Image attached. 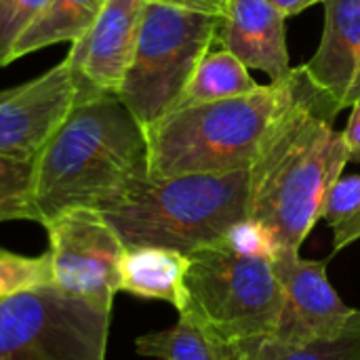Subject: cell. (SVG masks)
<instances>
[{
  "instance_id": "cell-17",
  "label": "cell",
  "mask_w": 360,
  "mask_h": 360,
  "mask_svg": "<svg viewBox=\"0 0 360 360\" xmlns=\"http://www.w3.org/2000/svg\"><path fill=\"white\" fill-rule=\"evenodd\" d=\"M105 0H51L42 15L19 38L13 59L36 53L57 42L78 40L95 21Z\"/></svg>"
},
{
  "instance_id": "cell-2",
  "label": "cell",
  "mask_w": 360,
  "mask_h": 360,
  "mask_svg": "<svg viewBox=\"0 0 360 360\" xmlns=\"http://www.w3.org/2000/svg\"><path fill=\"white\" fill-rule=\"evenodd\" d=\"M146 175V129L118 95L76 97L34 156V221L44 226L74 209L101 213Z\"/></svg>"
},
{
  "instance_id": "cell-16",
  "label": "cell",
  "mask_w": 360,
  "mask_h": 360,
  "mask_svg": "<svg viewBox=\"0 0 360 360\" xmlns=\"http://www.w3.org/2000/svg\"><path fill=\"white\" fill-rule=\"evenodd\" d=\"M257 84L249 76V68L234 57L230 51H207L198 61L186 91L181 93L175 108L194 105V103H211L221 99H232L240 95H249L257 91ZM173 108V110H175Z\"/></svg>"
},
{
  "instance_id": "cell-22",
  "label": "cell",
  "mask_w": 360,
  "mask_h": 360,
  "mask_svg": "<svg viewBox=\"0 0 360 360\" xmlns=\"http://www.w3.org/2000/svg\"><path fill=\"white\" fill-rule=\"evenodd\" d=\"M51 0H0V68L13 59L15 44L42 15Z\"/></svg>"
},
{
  "instance_id": "cell-8",
  "label": "cell",
  "mask_w": 360,
  "mask_h": 360,
  "mask_svg": "<svg viewBox=\"0 0 360 360\" xmlns=\"http://www.w3.org/2000/svg\"><path fill=\"white\" fill-rule=\"evenodd\" d=\"M53 285L68 295L112 308L120 293L124 243L95 209H74L44 224Z\"/></svg>"
},
{
  "instance_id": "cell-21",
  "label": "cell",
  "mask_w": 360,
  "mask_h": 360,
  "mask_svg": "<svg viewBox=\"0 0 360 360\" xmlns=\"http://www.w3.org/2000/svg\"><path fill=\"white\" fill-rule=\"evenodd\" d=\"M51 283H53V272H51L49 251L30 257L0 247V302Z\"/></svg>"
},
{
  "instance_id": "cell-4",
  "label": "cell",
  "mask_w": 360,
  "mask_h": 360,
  "mask_svg": "<svg viewBox=\"0 0 360 360\" xmlns=\"http://www.w3.org/2000/svg\"><path fill=\"white\" fill-rule=\"evenodd\" d=\"M285 82L232 99L175 108L146 129L148 175L175 177L251 169L276 116Z\"/></svg>"
},
{
  "instance_id": "cell-3",
  "label": "cell",
  "mask_w": 360,
  "mask_h": 360,
  "mask_svg": "<svg viewBox=\"0 0 360 360\" xmlns=\"http://www.w3.org/2000/svg\"><path fill=\"white\" fill-rule=\"evenodd\" d=\"M251 173L141 177L101 215L124 247H165L190 255L224 243L249 217Z\"/></svg>"
},
{
  "instance_id": "cell-26",
  "label": "cell",
  "mask_w": 360,
  "mask_h": 360,
  "mask_svg": "<svg viewBox=\"0 0 360 360\" xmlns=\"http://www.w3.org/2000/svg\"><path fill=\"white\" fill-rule=\"evenodd\" d=\"M268 2H272L285 17H291V15H297V13L306 11L308 6L325 2V0H268Z\"/></svg>"
},
{
  "instance_id": "cell-24",
  "label": "cell",
  "mask_w": 360,
  "mask_h": 360,
  "mask_svg": "<svg viewBox=\"0 0 360 360\" xmlns=\"http://www.w3.org/2000/svg\"><path fill=\"white\" fill-rule=\"evenodd\" d=\"M152 2L169 4V6H177L186 11H196V13H207L215 17H224L226 4H228V0H152Z\"/></svg>"
},
{
  "instance_id": "cell-6",
  "label": "cell",
  "mask_w": 360,
  "mask_h": 360,
  "mask_svg": "<svg viewBox=\"0 0 360 360\" xmlns=\"http://www.w3.org/2000/svg\"><path fill=\"white\" fill-rule=\"evenodd\" d=\"M221 17L146 2L133 59L118 99L148 129L169 114L186 91L198 61L211 49Z\"/></svg>"
},
{
  "instance_id": "cell-11",
  "label": "cell",
  "mask_w": 360,
  "mask_h": 360,
  "mask_svg": "<svg viewBox=\"0 0 360 360\" xmlns=\"http://www.w3.org/2000/svg\"><path fill=\"white\" fill-rule=\"evenodd\" d=\"M78 97L63 59L34 80L0 91V154L34 158Z\"/></svg>"
},
{
  "instance_id": "cell-19",
  "label": "cell",
  "mask_w": 360,
  "mask_h": 360,
  "mask_svg": "<svg viewBox=\"0 0 360 360\" xmlns=\"http://www.w3.org/2000/svg\"><path fill=\"white\" fill-rule=\"evenodd\" d=\"M321 219L333 230V251H342L360 240V175H342L331 186Z\"/></svg>"
},
{
  "instance_id": "cell-12",
  "label": "cell",
  "mask_w": 360,
  "mask_h": 360,
  "mask_svg": "<svg viewBox=\"0 0 360 360\" xmlns=\"http://www.w3.org/2000/svg\"><path fill=\"white\" fill-rule=\"evenodd\" d=\"M285 15L268 0H228L215 40L272 82L291 74Z\"/></svg>"
},
{
  "instance_id": "cell-5",
  "label": "cell",
  "mask_w": 360,
  "mask_h": 360,
  "mask_svg": "<svg viewBox=\"0 0 360 360\" xmlns=\"http://www.w3.org/2000/svg\"><path fill=\"white\" fill-rule=\"evenodd\" d=\"M188 259L179 316L232 346H249L278 331L285 293L272 262L236 255L224 245L194 251Z\"/></svg>"
},
{
  "instance_id": "cell-7",
  "label": "cell",
  "mask_w": 360,
  "mask_h": 360,
  "mask_svg": "<svg viewBox=\"0 0 360 360\" xmlns=\"http://www.w3.org/2000/svg\"><path fill=\"white\" fill-rule=\"evenodd\" d=\"M112 308L42 285L0 302V360H105Z\"/></svg>"
},
{
  "instance_id": "cell-13",
  "label": "cell",
  "mask_w": 360,
  "mask_h": 360,
  "mask_svg": "<svg viewBox=\"0 0 360 360\" xmlns=\"http://www.w3.org/2000/svg\"><path fill=\"white\" fill-rule=\"evenodd\" d=\"M325 27L308 78L344 110L360 101V0H325Z\"/></svg>"
},
{
  "instance_id": "cell-1",
  "label": "cell",
  "mask_w": 360,
  "mask_h": 360,
  "mask_svg": "<svg viewBox=\"0 0 360 360\" xmlns=\"http://www.w3.org/2000/svg\"><path fill=\"white\" fill-rule=\"evenodd\" d=\"M283 82V101L249 169V217L266 224L283 251H300L350 158L344 133L333 127L342 112L333 99L304 68H293Z\"/></svg>"
},
{
  "instance_id": "cell-14",
  "label": "cell",
  "mask_w": 360,
  "mask_h": 360,
  "mask_svg": "<svg viewBox=\"0 0 360 360\" xmlns=\"http://www.w3.org/2000/svg\"><path fill=\"white\" fill-rule=\"evenodd\" d=\"M188 255L165 247H127L120 259L118 287L143 300L171 304L177 312L186 304Z\"/></svg>"
},
{
  "instance_id": "cell-18",
  "label": "cell",
  "mask_w": 360,
  "mask_h": 360,
  "mask_svg": "<svg viewBox=\"0 0 360 360\" xmlns=\"http://www.w3.org/2000/svg\"><path fill=\"white\" fill-rule=\"evenodd\" d=\"M243 360H360V314L354 325L338 338L289 342L270 335L245 346Z\"/></svg>"
},
{
  "instance_id": "cell-15",
  "label": "cell",
  "mask_w": 360,
  "mask_h": 360,
  "mask_svg": "<svg viewBox=\"0 0 360 360\" xmlns=\"http://www.w3.org/2000/svg\"><path fill=\"white\" fill-rule=\"evenodd\" d=\"M243 348L213 338L186 316L169 329L135 340L137 354L158 360H243Z\"/></svg>"
},
{
  "instance_id": "cell-10",
  "label": "cell",
  "mask_w": 360,
  "mask_h": 360,
  "mask_svg": "<svg viewBox=\"0 0 360 360\" xmlns=\"http://www.w3.org/2000/svg\"><path fill=\"white\" fill-rule=\"evenodd\" d=\"M146 2L105 0L91 27L72 42L65 61L76 78L78 97L118 95L135 53Z\"/></svg>"
},
{
  "instance_id": "cell-23",
  "label": "cell",
  "mask_w": 360,
  "mask_h": 360,
  "mask_svg": "<svg viewBox=\"0 0 360 360\" xmlns=\"http://www.w3.org/2000/svg\"><path fill=\"white\" fill-rule=\"evenodd\" d=\"M221 245L228 247L230 251H234L236 255L253 257V259H268V262H274L276 255L283 251L274 232L266 224H262L253 217H245V219L236 221L226 232Z\"/></svg>"
},
{
  "instance_id": "cell-9",
  "label": "cell",
  "mask_w": 360,
  "mask_h": 360,
  "mask_svg": "<svg viewBox=\"0 0 360 360\" xmlns=\"http://www.w3.org/2000/svg\"><path fill=\"white\" fill-rule=\"evenodd\" d=\"M285 293L278 331L281 340L312 342L342 335L360 310L342 302L327 278V264L304 259L300 251H281L272 262Z\"/></svg>"
},
{
  "instance_id": "cell-25",
  "label": "cell",
  "mask_w": 360,
  "mask_h": 360,
  "mask_svg": "<svg viewBox=\"0 0 360 360\" xmlns=\"http://www.w3.org/2000/svg\"><path fill=\"white\" fill-rule=\"evenodd\" d=\"M344 141L348 148V158L352 162H360V101L352 105V114L344 131Z\"/></svg>"
},
{
  "instance_id": "cell-20",
  "label": "cell",
  "mask_w": 360,
  "mask_h": 360,
  "mask_svg": "<svg viewBox=\"0 0 360 360\" xmlns=\"http://www.w3.org/2000/svg\"><path fill=\"white\" fill-rule=\"evenodd\" d=\"M32 179L34 158L0 154V224L34 221Z\"/></svg>"
}]
</instances>
